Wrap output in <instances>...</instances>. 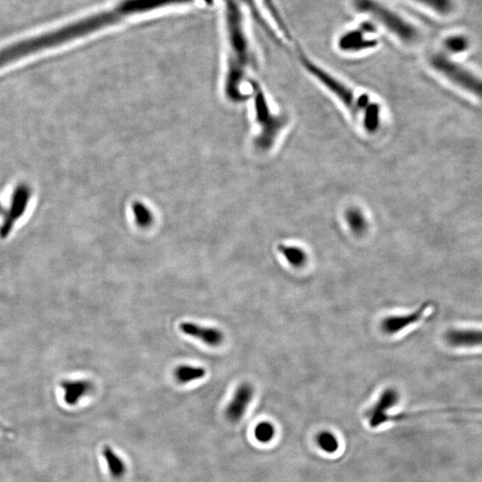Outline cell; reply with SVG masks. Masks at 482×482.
I'll return each instance as SVG.
<instances>
[{"mask_svg":"<svg viewBox=\"0 0 482 482\" xmlns=\"http://www.w3.org/2000/svg\"><path fill=\"white\" fill-rule=\"evenodd\" d=\"M299 60L306 71L315 79L318 84L327 89L329 93L333 95L343 105L345 110L349 111L351 116L355 119L359 120L361 114L373 101L371 96L366 93V92L357 93L355 89L351 88L342 80L327 71L324 67L319 66L317 63L314 62V60L306 57L305 54L301 53V55H299Z\"/></svg>","mask_w":482,"mask_h":482,"instance_id":"cell-3","label":"cell"},{"mask_svg":"<svg viewBox=\"0 0 482 482\" xmlns=\"http://www.w3.org/2000/svg\"><path fill=\"white\" fill-rule=\"evenodd\" d=\"M352 8L399 43L413 45L419 40L420 33L416 25L381 0H352Z\"/></svg>","mask_w":482,"mask_h":482,"instance_id":"cell-2","label":"cell"},{"mask_svg":"<svg viewBox=\"0 0 482 482\" xmlns=\"http://www.w3.org/2000/svg\"><path fill=\"white\" fill-rule=\"evenodd\" d=\"M103 456L105 462H107L108 471H110L112 477L114 479H120L126 474V465L120 456L116 455V452L110 446H105L103 449Z\"/></svg>","mask_w":482,"mask_h":482,"instance_id":"cell-18","label":"cell"},{"mask_svg":"<svg viewBox=\"0 0 482 482\" xmlns=\"http://www.w3.org/2000/svg\"><path fill=\"white\" fill-rule=\"evenodd\" d=\"M421 6L430 9L439 15H446L454 9L453 0H412Z\"/></svg>","mask_w":482,"mask_h":482,"instance_id":"cell-20","label":"cell"},{"mask_svg":"<svg viewBox=\"0 0 482 482\" xmlns=\"http://www.w3.org/2000/svg\"><path fill=\"white\" fill-rule=\"evenodd\" d=\"M133 213L134 220H135L136 225L138 227L142 229H148L153 225L154 222V216L144 204L136 202L133 206Z\"/></svg>","mask_w":482,"mask_h":482,"instance_id":"cell-19","label":"cell"},{"mask_svg":"<svg viewBox=\"0 0 482 482\" xmlns=\"http://www.w3.org/2000/svg\"><path fill=\"white\" fill-rule=\"evenodd\" d=\"M254 434L255 439L258 442L267 443L273 439L276 430H274L273 424L267 423V421H263V423L257 424V426L255 427Z\"/></svg>","mask_w":482,"mask_h":482,"instance_id":"cell-22","label":"cell"},{"mask_svg":"<svg viewBox=\"0 0 482 482\" xmlns=\"http://www.w3.org/2000/svg\"><path fill=\"white\" fill-rule=\"evenodd\" d=\"M444 45L449 52L459 54L467 50L470 43L467 38L462 35H454V36L446 38Z\"/></svg>","mask_w":482,"mask_h":482,"instance_id":"cell-21","label":"cell"},{"mask_svg":"<svg viewBox=\"0 0 482 482\" xmlns=\"http://www.w3.org/2000/svg\"><path fill=\"white\" fill-rule=\"evenodd\" d=\"M318 443L324 451L333 453L338 448V440L331 433L322 432L318 437Z\"/></svg>","mask_w":482,"mask_h":482,"instance_id":"cell-23","label":"cell"},{"mask_svg":"<svg viewBox=\"0 0 482 482\" xmlns=\"http://www.w3.org/2000/svg\"><path fill=\"white\" fill-rule=\"evenodd\" d=\"M429 305L424 304L419 309L407 315H391L382 322V330L388 335H395L420 322L426 314Z\"/></svg>","mask_w":482,"mask_h":482,"instance_id":"cell-10","label":"cell"},{"mask_svg":"<svg viewBox=\"0 0 482 482\" xmlns=\"http://www.w3.org/2000/svg\"><path fill=\"white\" fill-rule=\"evenodd\" d=\"M278 250L280 251L287 263L294 268H301L308 263V254L299 246L280 244L278 246Z\"/></svg>","mask_w":482,"mask_h":482,"instance_id":"cell-16","label":"cell"},{"mask_svg":"<svg viewBox=\"0 0 482 482\" xmlns=\"http://www.w3.org/2000/svg\"><path fill=\"white\" fill-rule=\"evenodd\" d=\"M0 429H3V427L1 426V424H0Z\"/></svg>","mask_w":482,"mask_h":482,"instance_id":"cell-25","label":"cell"},{"mask_svg":"<svg viewBox=\"0 0 482 482\" xmlns=\"http://www.w3.org/2000/svg\"><path fill=\"white\" fill-rule=\"evenodd\" d=\"M181 333L187 336L197 338L210 347H218L225 340V335L219 329L201 326L195 322H184L180 324Z\"/></svg>","mask_w":482,"mask_h":482,"instance_id":"cell-11","label":"cell"},{"mask_svg":"<svg viewBox=\"0 0 482 482\" xmlns=\"http://www.w3.org/2000/svg\"><path fill=\"white\" fill-rule=\"evenodd\" d=\"M5 213L4 209H3L1 204H0V215H3V213Z\"/></svg>","mask_w":482,"mask_h":482,"instance_id":"cell-24","label":"cell"},{"mask_svg":"<svg viewBox=\"0 0 482 482\" xmlns=\"http://www.w3.org/2000/svg\"><path fill=\"white\" fill-rule=\"evenodd\" d=\"M63 391V400L68 405H75L82 398L91 394L93 391V384L86 379L65 381L61 383Z\"/></svg>","mask_w":482,"mask_h":482,"instance_id":"cell-13","label":"cell"},{"mask_svg":"<svg viewBox=\"0 0 482 482\" xmlns=\"http://www.w3.org/2000/svg\"><path fill=\"white\" fill-rule=\"evenodd\" d=\"M31 189L27 184H21L13 194L11 206L9 212L1 229H0V237L5 239L8 237L11 229L14 227L15 223L24 215L28 206L29 200L31 199Z\"/></svg>","mask_w":482,"mask_h":482,"instance_id":"cell-8","label":"cell"},{"mask_svg":"<svg viewBox=\"0 0 482 482\" xmlns=\"http://www.w3.org/2000/svg\"><path fill=\"white\" fill-rule=\"evenodd\" d=\"M253 89L255 118L258 126L254 146L258 151L268 152L276 145L280 137L289 126V118L285 114L273 111L259 86L255 84Z\"/></svg>","mask_w":482,"mask_h":482,"instance_id":"cell-4","label":"cell"},{"mask_svg":"<svg viewBox=\"0 0 482 482\" xmlns=\"http://www.w3.org/2000/svg\"><path fill=\"white\" fill-rule=\"evenodd\" d=\"M195 2L199 0H121L113 8L94 14V17L98 30L101 31L128 19Z\"/></svg>","mask_w":482,"mask_h":482,"instance_id":"cell-5","label":"cell"},{"mask_svg":"<svg viewBox=\"0 0 482 482\" xmlns=\"http://www.w3.org/2000/svg\"><path fill=\"white\" fill-rule=\"evenodd\" d=\"M206 375V369L203 367L180 366L174 371V377L181 384H187L191 382L205 377Z\"/></svg>","mask_w":482,"mask_h":482,"instance_id":"cell-17","label":"cell"},{"mask_svg":"<svg viewBox=\"0 0 482 482\" xmlns=\"http://www.w3.org/2000/svg\"><path fill=\"white\" fill-rule=\"evenodd\" d=\"M379 43L377 28L372 22L366 21L341 33L337 47L342 53L356 54L375 49Z\"/></svg>","mask_w":482,"mask_h":482,"instance_id":"cell-7","label":"cell"},{"mask_svg":"<svg viewBox=\"0 0 482 482\" xmlns=\"http://www.w3.org/2000/svg\"><path fill=\"white\" fill-rule=\"evenodd\" d=\"M345 222L354 235H365L369 229L368 219L365 212L359 207L349 206L344 213Z\"/></svg>","mask_w":482,"mask_h":482,"instance_id":"cell-15","label":"cell"},{"mask_svg":"<svg viewBox=\"0 0 482 482\" xmlns=\"http://www.w3.org/2000/svg\"><path fill=\"white\" fill-rule=\"evenodd\" d=\"M398 400V393L394 389H389L382 395L375 407L370 412V424L372 427L379 426L384 423L386 410L394 405Z\"/></svg>","mask_w":482,"mask_h":482,"instance_id":"cell-14","label":"cell"},{"mask_svg":"<svg viewBox=\"0 0 482 482\" xmlns=\"http://www.w3.org/2000/svg\"><path fill=\"white\" fill-rule=\"evenodd\" d=\"M430 63L433 69L445 76L453 84L482 98V79L478 77L474 73L458 63L453 62L442 53H435L430 56Z\"/></svg>","mask_w":482,"mask_h":482,"instance_id":"cell-6","label":"cell"},{"mask_svg":"<svg viewBox=\"0 0 482 482\" xmlns=\"http://www.w3.org/2000/svg\"><path fill=\"white\" fill-rule=\"evenodd\" d=\"M241 0H225V25L227 40V73L225 91L229 100H243V85L254 53L248 37Z\"/></svg>","mask_w":482,"mask_h":482,"instance_id":"cell-1","label":"cell"},{"mask_svg":"<svg viewBox=\"0 0 482 482\" xmlns=\"http://www.w3.org/2000/svg\"><path fill=\"white\" fill-rule=\"evenodd\" d=\"M445 340L454 347H482V330L478 329H453L448 331Z\"/></svg>","mask_w":482,"mask_h":482,"instance_id":"cell-12","label":"cell"},{"mask_svg":"<svg viewBox=\"0 0 482 482\" xmlns=\"http://www.w3.org/2000/svg\"><path fill=\"white\" fill-rule=\"evenodd\" d=\"M254 393L255 389L250 383H242L239 386L225 409V416L229 421L235 423L242 419L253 399Z\"/></svg>","mask_w":482,"mask_h":482,"instance_id":"cell-9","label":"cell"}]
</instances>
